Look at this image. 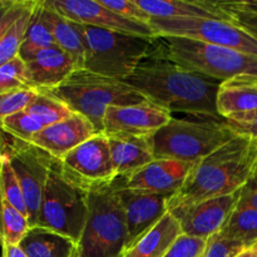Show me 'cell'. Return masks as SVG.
<instances>
[{"mask_svg": "<svg viewBox=\"0 0 257 257\" xmlns=\"http://www.w3.org/2000/svg\"><path fill=\"white\" fill-rule=\"evenodd\" d=\"M122 82L171 113L183 112L220 119L216 97L221 82L173 62L158 49L157 42L153 52Z\"/></svg>", "mask_w": 257, "mask_h": 257, "instance_id": "6da1fadb", "label": "cell"}, {"mask_svg": "<svg viewBox=\"0 0 257 257\" xmlns=\"http://www.w3.org/2000/svg\"><path fill=\"white\" fill-rule=\"evenodd\" d=\"M256 165L255 141L236 136L195 163L182 187L168 200V211L237 192L252 177Z\"/></svg>", "mask_w": 257, "mask_h": 257, "instance_id": "7a4b0ae2", "label": "cell"}, {"mask_svg": "<svg viewBox=\"0 0 257 257\" xmlns=\"http://www.w3.org/2000/svg\"><path fill=\"white\" fill-rule=\"evenodd\" d=\"M48 93L59 98L74 113L87 118L97 133H103L109 107H125L148 102L145 95L124 82L85 69L75 70L62 85Z\"/></svg>", "mask_w": 257, "mask_h": 257, "instance_id": "3957f363", "label": "cell"}, {"mask_svg": "<svg viewBox=\"0 0 257 257\" xmlns=\"http://www.w3.org/2000/svg\"><path fill=\"white\" fill-rule=\"evenodd\" d=\"M78 24V23H77ZM85 49L84 69L123 80L153 52L156 38H143L78 24Z\"/></svg>", "mask_w": 257, "mask_h": 257, "instance_id": "277c9868", "label": "cell"}, {"mask_svg": "<svg viewBox=\"0 0 257 257\" xmlns=\"http://www.w3.org/2000/svg\"><path fill=\"white\" fill-rule=\"evenodd\" d=\"M78 248L79 257H123L127 251V223L114 183L88 193V217Z\"/></svg>", "mask_w": 257, "mask_h": 257, "instance_id": "5b68a950", "label": "cell"}, {"mask_svg": "<svg viewBox=\"0 0 257 257\" xmlns=\"http://www.w3.org/2000/svg\"><path fill=\"white\" fill-rule=\"evenodd\" d=\"M235 137L225 120L172 118L152 136L155 160L197 163Z\"/></svg>", "mask_w": 257, "mask_h": 257, "instance_id": "8992f818", "label": "cell"}, {"mask_svg": "<svg viewBox=\"0 0 257 257\" xmlns=\"http://www.w3.org/2000/svg\"><path fill=\"white\" fill-rule=\"evenodd\" d=\"M166 57L211 79L223 82L241 74L257 75V57L231 48L178 37L156 39Z\"/></svg>", "mask_w": 257, "mask_h": 257, "instance_id": "52a82bcc", "label": "cell"}, {"mask_svg": "<svg viewBox=\"0 0 257 257\" xmlns=\"http://www.w3.org/2000/svg\"><path fill=\"white\" fill-rule=\"evenodd\" d=\"M88 193L63 175L59 161L55 160L45 186L37 226L62 233L79 243L88 217Z\"/></svg>", "mask_w": 257, "mask_h": 257, "instance_id": "ba28073f", "label": "cell"}, {"mask_svg": "<svg viewBox=\"0 0 257 257\" xmlns=\"http://www.w3.org/2000/svg\"><path fill=\"white\" fill-rule=\"evenodd\" d=\"M150 25L157 38H186L257 57V39L232 23L203 18H151Z\"/></svg>", "mask_w": 257, "mask_h": 257, "instance_id": "9c48e42d", "label": "cell"}, {"mask_svg": "<svg viewBox=\"0 0 257 257\" xmlns=\"http://www.w3.org/2000/svg\"><path fill=\"white\" fill-rule=\"evenodd\" d=\"M3 150L17 175L27 203L30 227L37 226L43 195L54 158L32 143L12 137L2 131Z\"/></svg>", "mask_w": 257, "mask_h": 257, "instance_id": "30bf717a", "label": "cell"}, {"mask_svg": "<svg viewBox=\"0 0 257 257\" xmlns=\"http://www.w3.org/2000/svg\"><path fill=\"white\" fill-rule=\"evenodd\" d=\"M63 175L88 192L112 185L117 178L104 133H97L59 161Z\"/></svg>", "mask_w": 257, "mask_h": 257, "instance_id": "8fae6325", "label": "cell"}, {"mask_svg": "<svg viewBox=\"0 0 257 257\" xmlns=\"http://www.w3.org/2000/svg\"><path fill=\"white\" fill-rule=\"evenodd\" d=\"M45 3L58 14L78 24L151 39L157 38L151 25L124 19L100 4L99 0H45Z\"/></svg>", "mask_w": 257, "mask_h": 257, "instance_id": "7c38bea8", "label": "cell"}, {"mask_svg": "<svg viewBox=\"0 0 257 257\" xmlns=\"http://www.w3.org/2000/svg\"><path fill=\"white\" fill-rule=\"evenodd\" d=\"M238 198L240 190L230 195L180 206L170 212L180 223L182 233L208 240L225 226L237 206Z\"/></svg>", "mask_w": 257, "mask_h": 257, "instance_id": "4fadbf2b", "label": "cell"}, {"mask_svg": "<svg viewBox=\"0 0 257 257\" xmlns=\"http://www.w3.org/2000/svg\"><path fill=\"white\" fill-rule=\"evenodd\" d=\"M195 163L176 160H155L127 177H117L114 182L122 188L147 191L172 197L183 186Z\"/></svg>", "mask_w": 257, "mask_h": 257, "instance_id": "5bb4252c", "label": "cell"}, {"mask_svg": "<svg viewBox=\"0 0 257 257\" xmlns=\"http://www.w3.org/2000/svg\"><path fill=\"white\" fill-rule=\"evenodd\" d=\"M113 183L117 187L118 196L124 210L130 247L168 212L167 203L171 196L122 188L115 182Z\"/></svg>", "mask_w": 257, "mask_h": 257, "instance_id": "9a60e30c", "label": "cell"}, {"mask_svg": "<svg viewBox=\"0 0 257 257\" xmlns=\"http://www.w3.org/2000/svg\"><path fill=\"white\" fill-rule=\"evenodd\" d=\"M172 118V113L150 100L125 107H109L105 113L103 133H128L152 137Z\"/></svg>", "mask_w": 257, "mask_h": 257, "instance_id": "2e32d148", "label": "cell"}, {"mask_svg": "<svg viewBox=\"0 0 257 257\" xmlns=\"http://www.w3.org/2000/svg\"><path fill=\"white\" fill-rule=\"evenodd\" d=\"M97 135L92 123L78 113L47 125L33 137L32 145L45 151L54 160L60 161L65 155Z\"/></svg>", "mask_w": 257, "mask_h": 257, "instance_id": "e0dca14e", "label": "cell"}, {"mask_svg": "<svg viewBox=\"0 0 257 257\" xmlns=\"http://www.w3.org/2000/svg\"><path fill=\"white\" fill-rule=\"evenodd\" d=\"M25 65L30 85L39 92L55 89L78 70L73 58L58 45L39 52Z\"/></svg>", "mask_w": 257, "mask_h": 257, "instance_id": "ac0fdd59", "label": "cell"}, {"mask_svg": "<svg viewBox=\"0 0 257 257\" xmlns=\"http://www.w3.org/2000/svg\"><path fill=\"white\" fill-rule=\"evenodd\" d=\"M117 177H127L155 161L152 137L128 133L105 135Z\"/></svg>", "mask_w": 257, "mask_h": 257, "instance_id": "d6986e66", "label": "cell"}, {"mask_svg": "<svg viewBox=\"0 0 257 257\" xmlns=\"http://www.w3.org/2000/svg\"><path fill=\"white\" fill-rule=\"evenodd\" d=\"M216 109L222 119L257 110V75L241 74L221 82Z\"/></svg>", "mask_w": 257, "mask_h": 257, "instance_id": "ffe728a7", "label": "cell"}, {"mask_svg": "<svg viewBox=\"0 0 257 257\" xmlns=\"http://www.w3.org/2000/svg\"><path fill=\"white\" fill-rule=\"evenodd\" d=\"M151 18H203L232 23L228 14L218 2L206 0H136Z\"/></svg>", "mask_w": 257, "mask_h": 257, "instance_id": "44dd1931", "label": "cell"}, {"mask_svg": "<svg viewBox=\"0 0 257 257\" xmlns=\"http://www.w3.org/2000/svg\"><path fill=\"white\" fill-rule=\"evenodd\" d=\"M181 235L180 223L168 211L151 230L127 248L123 257H163Z\"/></svg>", "mask_w": 257, "mask_h": 257, "instance_id": "7402d4cb", "label": "cell"}, {"mask_svg": "<svg viewBox=\"0 0 257 257\" xmlns=\"http://www.w3.org/2000/svg\"><path fill=\"white\" fill-rule=\"evenodd\" d=\"M28 257H79L78 243L72 238L43 227H30L20 242Z\"/></svg>", "mask_w": 257, "mask_h": 257, "instance_id": "603a6c76", "label": "cell"}, {"mask_svg": "<svg viewBox=\"0 0 257 257\" xmlns=\"http://www.w3.org/2000/svg\"><path fill=\"white\" fill-rule=\"evenodd\" d=\"M42 2L45 18L52 29L55 45H58L60 49L64 50L67 54L73 58L78 70L84 69L85 49L84 43H83V35L78 24L58 14L45 3V0H42Z\"/></svg>", "mask_w": 257, "mask_h": 257, "instance_id": "cb8c5ba5", "label": "cell"}, {"mask_svg": "<svg viewBox=\"0 0 257 257\" xmlns=\"http://www.w3.org/2000/svg\"><path fill=\"white\" fill-rule=\"evenodd\" d=\"M53 45H55L54 38H53L49 23L45 18L43 2L38 0L34 10H33L27 33H25L24 42L20 48L19 57L27 63L32 58H34L38 53L53 47Z\"/></svg>", "mask_w": 257, "mask_h": 257, "instance_id": "d4e9b609", "label": "cell"}, {"mask_svg": "<svg viewBox=\"0 0 257 257\" xmlns=\"http://www.w3.org/2000/svg\"><path fill=\"white\" fill-rule=\"evenodd\" d=\"M221 237L252 247L257 243V211L245 206H236L220 232Z\"/></svg>", "mask_w": 257, "mask_h": 257, "instance_id": "484cf974", "label": "cell"}, {"mask_svg": "<svg viewBox=\"0 0 257 257\" xmlns=\"http://www.w3.org/2000/svg\"><path fill=\"white\" fill-rule=\"evenodd\" d=\"M25 110L32 114L35 119L39 120L44 127L54 124L74 113L59 98L54 97L48 92H39V90H38L37 97Z\"/></svg>", "mask_w": 257, "mask_h": 257, "instance_id": "4316f807", "label": "cell"}, {"mask_svg": "<svg viewBox=\"0 0 257 257\" xmlns=\"http://www.w3.org/2000/svg\"><path fill=\"white\" fill-rule=\"evenodd\" d=\"M37 2L38 0H32L30 5L20 15L19 19L8 29L4 37L0 39V67L19 57L20 48L24 42L25 33H27L28 25H29L30 18H32Z\"/></svg>", "mask_w": 257, "mask_h": 257, "instance_id": "83f0119b", "label": "cell"}, {"mask_svg": "<svg viewBox=\"0 0 257 257\" xmlns=\"http://www.w3.org/2000/svg\"><path fill=\"white\" fill-rule=\"evenodd\" d=\"M0 191H2L3 200H5L9 205L17 208L20 213H23L29 220L27 203H25L22 187H20L17 175H15L12 165H10L9 158L5 155L4 150H3L2 158H0Z\"/></svg>", "mask_w": 257, "mask_h": 257, "instance_id": "f1b7e54d", "label": "cell"}, {"mask_svg": "<svg viewBox=\"0 0 257 257\" xmlns=\"http://www.w3.org/2000/svg\"><path fill=\"white\" fill-rule=\"evenodd\" d=\"M2 228L3 242L7 245H20L30 230L28 217L2 198Z\"/></svg>", "mask_w": 257, "mask_h": 257, "instance_id": "f546056e", "label": "cell"}, {"mask_svg": "<svg viewBox=\"0 0 257 257\" xmlns=\"http://www.w3.org/2000/svg\"><path fill=\"white\" fill-rule=\"evenodd\" d=\"M43 128L44 125L24 109L5 118L0 131L12 137L30 143L33 137Z\"/></svg>", "mask_w": 257, "mask_h": 257, "instance_id": "4dcf8cb0", "label": "cell"}, {"mask_svg": "<svg viewBox=\"0 0 257 257\" xmlns=\"http://www.w3.org/2000/svg\"><path fill=\"white\" fill-rule=\"evenodd\" d=\"M33 89L27 74V65L20 57L0 67V93Z\"/></svg>", "mask_w": 257, "mask_h": 257, "instance_id": "1f68e13d", "label": "cell"}, {"mask_svg": "<svg viewBox=\"0 0 257 257\" xmlns=\"http://www.w3.org/2000/svg\"><path fill=\"white\" fill-rule=\"evenodd\" d=\"M38 95V90H20L13 93H0V128L7 117L27 109Z\"/></svg>", "mask_w": 257, "mask_h": 257, "instance_id": "d6a6232c", "label": "cell"}, {"mask_svg": "<svg viewBox=\"0 0 257 257\" xmlns=\"http://www.w3.org/2000/svg\"><path fill=\"white\" fill-rule=\"evenodd\" d=\"M99 3L124 19L150 25L151 17L136 0H99Z\"/></svg>", "mask_w": 257, "mask_h": 257, "instance_id": "836d02e7", "label": "cell"}, {"mask_svg": "<svg viewBox=\"0 0 257 257\" xmlns=\"http://www.w3.org/2000/svg\"><path fill=\"white\" fill-rule=\"evenodd\" d=\"M207 246V240L205 238L192 237L182 233L177 240L172 243L170 250L163 257H201Z\"/></svg>", "mask_w": 257, "mask_h": 257, "instance_id": "e575fe53", "label": "cell"}, {"mask_svg": "<svg viewBox=\"0 0 257 257\" xmlns=\"http://www.w3.org/2000/svg\"><path fill=\"white\" fill-rule=\"evenodd\" d=\"M245 248L242 243L223 238L216 233L207 240V246L201 257H235Z\"/></svg>", "mask_w": 257, "mask_h": 257, "instance_id": "d590c367", "label": "cell"}, {"mask_svg": "<svg viewBox=\"0 0 257 257\" xmlns=\"http://www.w3.org/2000/svg\"><path fill=\"white\" fill-rule=\"evenodd\" d=\"M223 120L230 125L236 136L250 138L253 141L257 140V110L232 115Z\"/></svg>", "mask_w": 257, "mask_h": 257, "instance_id": "8d00e7d4", "label": "cell"}, {"mask_svg": "<svg viewBox=\"0 0 257 257\" xmlns=\"http://www.w3.org/2000/svg\"><path fill=\"white\" fill-rule=\"evenodd\" d=\"M30 3L32 0H14L8 7L0 8V39L4 37L8 29L19 19V17L29 7Z\"/></svg>", "mask_w": 257, "mask_h": 257, "instance_id": "74e56055", "label": "cell"}, {"mask_svg": "<svg viewBox=\"0 0 257 257\" xmlns=\"http://www.w3.org/2000/svg\"><path fill=\"white\" fill-rule=\"evenodd\" d=\"M218 4H220L228 14H231L233 24L237 25L238 28H241V29L245 30L246 33H248V34L252 35L255 39H257V14L233 9V8H230L227 7V5L223 4L222 2H218Z\"/></svg>", "mask_w": 257, "mask_h": 257, "instance_id": "f35d334b", "label": "cell"}, {"mask_svg": "<svg viewBox=\"0 0 257 257\" xmlns=\"http://www.w3.org/2000/svg\"><path fill=\"white\" fill-rule=\"evenodd\" d=\"M237 206L251 207L257 211V178L252 175L248 182L240 190Z\"/></svg>", "mask_w": 257, "mask_h": 257, "instance_id": "ab89813d", "label": "cell"}, {"mask_svg": "<svg viewBox=\"0 0 257 257\" xmlns=\"http://www.w3.org/2000/svg\"><path fill=\"white\" fill-rule=\"evenodd\" d=\"M227 7L233 8V9L242 10V12H248L257 14V0H226L222 2Z\"/></svg>", "mask_w": 257, "mask_h": 257, "instance_id": "60d3db41", "label": "cell"}, {"mask_svg": "<svg viewBox=\"0 0 257 257\" xmlns=\"http://www.w3.org/2000/svg\"><path fill=\"white\" fill-rule=\"evenodd\" d=\"M2 257H28L19 245L2 243Z\"/></svg>", "mask_w": 257, "mask_h": 257, "instance_id": "b9f144b4", "label": "cell"}, {"mask_svg": "<svg viewBox=\"0 0 257 257\" xmlns=\"http://www.w3.org/2000/svg\"><path fill=\"white\" fill-rule=\"evenodd\" d=\"M235 257H257L255 250L252 247L245 248L243 251H241L240 253H237Z\"/></svg>", "mask_w": 257, "mask_h": 257, "instance_id": "7bdbcfd3", "label": "cell"}, {"mask_svg": "<svg viewBox=\"0 0 257 257\" xmlns=\"http://www.w3.org/2000/svg\"><path fill=\"white\" fill-rule=\"evenodd\" d=\"M3 242V228H2V200H0V245Z\"/></svg>", "mask_w": 257, "mask_h": 257, "instance_id": "ee69618b", "label": "cell"}, {"mask_svg": "<svg viewBox=\"0 0 257 257\" xmlns=\"http://www.w3.org/2000/svg\"><path fill=\"white\" fill-rule=\"evenodd\" d=\"M13 2H14V0H0V8L8 7V5L12 4Z\"/></svg>", "mask_w": 257, "mask_h": 257, "instance_id": "f6af8a7d", "label": "cell"}, {"mask_svg": "<svg viewBox=\"0 0 257 257\" xmlns=\"http://www.w3.org/2000/svg\"><path fill=\"white\" fill-rule=\"evenodd\" d=\"M2 152H3V135H2V131H0V158H2ZM0 200H2V191H0Z\"/></svg>", "mask_w": 257, "mask_h": 257, "instance_id": "bcb514c9", "label": "cell"}, {"mask_svg": "<svg viewBox=\"0 0 257 257\" xmlns=\"http://www.w3.org/2000/svg\"><path fill=\"white\" fill-rule=\"evenodd\" d=\"M252 248H253V250H255V252H256V255H257V243H256V245L252 246Z\"/></svg>", "mask_w": 257, "mask_h": 257, "instance_id": "7dc6e473", "label": "cell"}, {"mask_svg": "<svg viewBox=\"0 0 257 257\" xmlns=\"http://www.w3.org/2000/svg\"><path fill=\"white\" fill-rule=\"evenodd\" d=\"M253 176L257 178V165H256V168H255V172H253Z\"/></svg>", "mask_w": 257, "mask_h": 257, "instance_id": "c3c4849f", "label": "cell"}, {"mask_svg": "<svg viewBox=\"0 0 257 257\" xmlns=\"http://www.w3.org/2000/svg\"><path fill=\"white\" fill-rule=\"evenodd\" d=\"M255 143H256V146H257V140H256V141H255Z\"/></svg>", "mask_w": 257, "mask_h": 257, "instance_id": "681fc988", "label": "cell"}]
</instances>
